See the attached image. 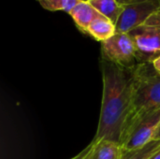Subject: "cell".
<instances>
[{
	"instance_id": "cell-19",
	"label": "cell",
	"mask_w": 160,
	"mask_h": 159,
	"mask_svg": "<svg viewBox=\"0 0 160 159\" xmlns=\"http://www.w3.org/2000/svg\"><path fill=\"white\" fill-rule=\"evenodd\" d=\"M37 1H38V3H39V2H40V1H41V0H37Z\"/></svg>"
},
{
	"instance_id": "cell-9",
	"label": "cell",
	"mask_w": 160,
	"mask_h": 159,
	"mask_svg": "<svg viewBox=\"0 0 160 159\" xmlns=\"http://www.w3.org/2000/svg\"><path fill=\"white\" fill-rule=\"evenodd\" d=\"M94 141V140H93ZM93 150L85 159H120L122 150L120 144L109 141H94Z\"/></svg>"
},
{
	"instance_id": "cell-14",
	"label": "cell",
	"mask_w": 160,
	"mask_h": 159,
	"mask_svg": "<svg viewBox=\"0 0 160 159\" xmlns=\"http://www.w3.org/2000/svg\"><path fill=\"white\" fill-rule=\"evenodd\" d=\"M94 145H95V142H94V141H92V142L86 148H84L81 153H79L77 156H75L74 157H72V159H85L88 157V155L91 153V151L93 150Z\"/></svg>"
},
{
	"instance_id": "cell-10",
	"label": "cell",
	"mask_w": 160,
	"mask_h": 159,
	"mask_svg": "<svg viewBox=\"0 0 160 159\" xmlns=\"http://www.w3.org/2000/svg\"><path fill=\"white\" fill-rule=\"evenodd\" d=\"M100 14L109 18L114 24L124 11V6L117 0H87Z\"/></svg>"
},
{
	"instance_id": "cell-12",
	"label": "cell",
	"mask_w": 160,
	"mask_h": 159,
	"mask_svg": "<svg viewBox=\"0 0 160 159\" xmlns=\"http://www.w3.org/2000/svg\"><path fill=\"white\" fill-rule=\"evenodd\" d=\"M40 6L50 11L61 10L62 0H41L39 2Z\"/></svg>"
},
{
	"instance_id": "cell-20",
	"label": "cell",
	"mask_w": 160,
	"mask_h": 159,
	"mask_svg": "<svg viewBox=\"0 0 160 159\" xmlns=\"http://www.w3.org/2000/svg\"><path fill=\"white\" fill-rule=\"evenodd\" d=\"M85 1H87V0H85Z\"/></svg>"
},
{
	"instance_id": "cell-13",
	"label": "cell",
	"mask_w": 160,
	"mask_h": 159,
	"mask_svg": "<svg viewBox=\"0 0 160 159\" xmlns=\"http://www.w3.org/2000/svg\"><path fill=\"white\" fill-rule=\"evenodd\" d=\"M82 0H62L61 10L70 14L73 8L81 2Z\"/></svg>"
},
{
	"instance_id": "cell-1",
	"label": "cell",
	"mask_w": 160,
	"mask_h": 159,
	"mask_svg": "<svg viewBox=\"0 0 160 159\" xmlns=\"http://www.w3.org/2000/svg\"><path fill=\"white\" fill-rule=\"evenodd\" d=\"M100 65L103 95L94 141H109L120 144L132 104V69L120 67L102 56Z\"/></svg>"
},
{
	"instance_id": "cell-11",
	"label": "cell",
	"mask_w": 160,
	"mask_h": 159,
	"mask_svg": "<svg viewBox=\"0 0 160 159\" xmlns=\"http://www.w3.org/2000/svg\"><path fill=\"white\" fill-rule=\"evenodd\" d=\"M160 150V141H151L144 146L133 151H122L120 159H150Z\"/></svg>"
},
{
	"instance_id": "cell-4",
	"label": "cell",
	"mask_w": 160,
	"mask_h": 159,
	"mask_svg": "<svg viewBox=\"0 0 160 159\" xmlns=\"http://www.w3.org/2000/svg\"><path fill=\"white\" fill-rule=\"evenodd\" d=\"M160 126V107L144 114L124 133L120 146L122 151H133L153 141Z\"/></svg>"
},
{
	"instance_id": "cell-15",
	"label": "cell",
	"mask_w": 160,
	"mask_h": 159,
	"mask_svg": "<svg viewBox=\"0 0 160 159\" xmlns=\"http://www.w3.org/2000/svg\"><path fill=\"white\" fill-rule=\"evenodd\" d=\"M152 64H153L155 69L160 74V56H158L157 59H155V60L152 62Z\"/></svg>"
},
{
	"instance_id": "cell-18",
	"label": "cell",
	"mask_w": 160,
	"mask_h": 159,
	"mask_svg": "<svg viewBox=\"0 0 160 159\" xmlns=\"http://www.w3.org/2000/svg\"><path fill=\"white\" fill-rule=\"evenodd\" d=\"M121 5H123V6H125V5H127V4H128L131 0H117Z\"/></svg>"
},
{
	"instance_id": "cell-3",
	"label": "cell",
	"mask_w": 160,
	"mask_h": 159,
	"mask_svg": "<svg viewBox=\"0 0 160 159\" xmlns=\"http://www.w3.org/2000/svg\"><path fill=\"white\" fill-rule=\"evenodd\" d=\"M132 38L139 63H152L160 56V10L128 33Z\"/></svg>"
},
{
	"instance_id": "cell-6",
	"label": "cell",
	"mask_w": 160,
	"mask_h": 159,
	"mask_svg": "<svg viewBox=\"0 0 160 159\" xmlns=\"http://www.w3.org/2000/svg\"><path fill=\"white\" fill-rule=\"evenodd\" d=\"M159 10L160 0H131L124 6V11L115 24L116 32L128 33Z\"/></svg>"
},
{
	"instance_id": "cell-5",
	"label": "cell",
	"mask_w": 160,
	"mask_h": 159,
	"mask_svg": "<svg viewBox=\"0 0 160 159\" xmlns=\"http://www.w3.org/2000/svg\"><path fill=\"white\" fill-rule=\"evenodd\" d=\"M101 56L128 69H133L139 64L134 42L128 33L116 32L101 42Z\"/></svg>"
},
{
	"instance_id": "cell-16",
	"label": "cell",
	"mask_w": 160,
	"mask_h": 159,
	"mask_svg": "<svg viewBox=\"0 0 160 159\" xmlns=\"http://www.w3.org/2000/svg\"><path fill=\"white\" fill-rule=\"evenodd\" d=\"M153 140H155V141H160V126L158 127V128L157 129Z\"/></svg>"
},
{
	"instance_id": "cell-21",
	"label": "cell",
	"mask_w": 160,
	"mask_h": 159,
	"mask_svg": "<svg viewBox=\"0 0 160 159\" xmlns=\"http://www.w3.org/2000/svg\"><path fill=\"white\" fill-rule=\"evenodd\" d=\"M70 159H72V158H70Z\"/></svg>"
},
{
	"instance_id": "cell-2",
	"label": "cell",
	"mask_w": 160,
	"mask_h": 159,
	"mask_svg": "<svg viewBox=\"0 0 160 159\" xmlns=\"http://www.w3.org/2000/svg\"><path fill=\"white\" fill-rule=\"evenodd\" d=\"M132 104L125 132L139 118L160 107V74L153 64L139 63L132 69Z\"/></svg>"
},
{
	"instance_id": "cell-7",
	"label": "cell",
	"mask_w": 160,
	"mask_h": 159,
	"mask_svg": "<svg viewBox=\"0 0 160 159\" xmlns=\"http://www.w3.org/2000/svg\"><path fill=\"white\" fill-rule=\"evenodd\" d=\"M116 33L115 24L107 17L98 14L87 28L86 34L93 37L96 40L103 42L112 37Z\"/></svg>"
},
{
	"instance_id": "cell-8",
	"label": "cell",
	"mask_w": 160,
	"mask_h": 159,
	"mask_svg": "<svg viewBox=\"0 0 160 159\" xmlns=\"http://www.w3.org/2000/svg\"><path fill=\"white\" fill-rule=\"evenodd\" d=\"M99 14V12L88 2L82 0L70 12L77 27L83 33L87 32V28L93 20Z\"/></svg>"
},
{
	"instance_id": "cell-17",
	"label": "cell",
	"mask_w": 160,
	"mask_h": 159,
	"mask_svg": "<svg viewBox=\"0 0 160 159\" xmlns=\"http://www.w3.org/2000/svg\"><path fill=\"white\" fill-rule=\"evenodd\" d=\"M150 159H160V150L158 152H157Z\"/></svg>"
}]
</instances>
